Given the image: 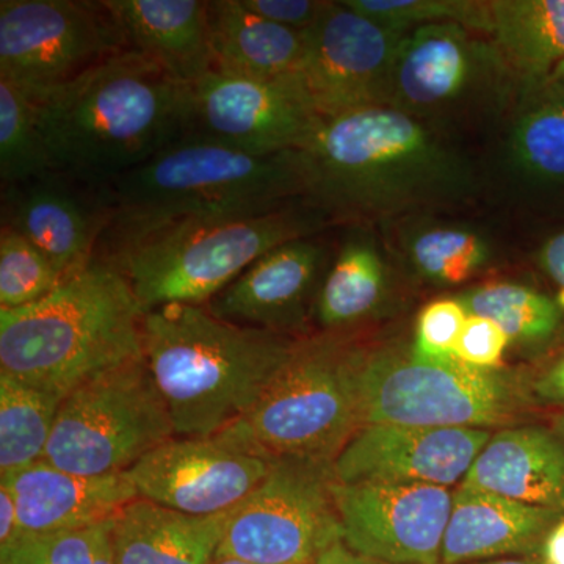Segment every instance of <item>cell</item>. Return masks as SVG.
<instances>
[{"mask_svg":"<svg viewBox=\"0 0 564 564\" xmlns=\"http://www.w3.org/2000/svg\"><path fill=\"white\" fill-rule=\"evenodd\" d=\"M295 151L303 198L333 225L437 214L484 191L485 174L459 139L391 106L326 118Z\"/></svg>","mask_w":564,"mask_h":564,"instance_id":"6da1fadb","label":"cell"},{"mask_svg":"<svg viewBox=\"0 0 564 564\" xmlns=\"http://www.w3.org/2000/svg\"><path fill=\"white\" fill-rule=\"evenodd\" d=\"M32 99L52 170L104 185L187 137L192 85L128 50Z\"/></svg>","mask_w":564,"mask_h":564,"instance_id":"7a4b0ae2","label":"cell"},{"mask_svg":"<svg viewBox=\"0 0 564 564\" xmlns=\"http://www.w3.org/2000/svg\"><path fill=\"white\" fill-rule=\"evenodd\" d=\"M144 359L180 437H212L250 413L300 339L166 304L141 322Z\"/></svg>","mask_w":564,"mask_h":564,"instance_id":"3957f363","label":"cell"},{"mask_svg":"<svg viewBox=\"0 0 564 564\" xmlns=\"http://www.w3.org/2000/svg\"><path fill=\"white\" fill-rule=\"evenodd\" d=\"M304 198L274 209L180 218L107 232L96 261L128 280L143 313L166 304L206 306L267 252L332 228Z\"/></svg>","mask_w":564,"mask_h":564,"instance_id":"277c9868","label":"cell"},{"mask_svg":"<svg viewBox=\"0 0 564 564\" xmlns=\"http://www.w3.org/2000/svg\"><path fill=\"white\" fill-rule=\"evenodd\" d=\"M143 310L128 280L93 261L40 302L0 310V373L66 395L143 358Z\"/></svg>","mask_w":564,"mask_h":564,"instance_id":"5b68a950","label":"cell"},{"mask_svg":"<svg viewBox=\"0 0 564 564\" xmlns=\"http://www.w3.org/2000/svg\"><path fill=\"white\" fill-rule=\"evenodd\" d=\"M99 187L110 209L104 234L274 209L304 196L296 151L256 155L195 140L172 144Z\"/></svg>","mask_w":564,"mask_h":564,"instance_id":"8992f818","label":"cell"},{"mask_svg":"<svg viewBox=\"0 0 564 564\" xmlns=\"http://www.w3.org/2000/svg\"><path fill=\"white\" fill-rule=\"evenodd\" d=\"M364 352L351 332L303 337L250 413L215 437L267 459L333 463L362 426Z\"/></svg>","mask_w":564,"mask_h":564,"instance_id":"52a82bcc","label":"cell"},{"mask_svg":"<svg viewBox=\"0 0 564 564\" xmlns=\"http://www.w3.org/2000/svg\"><path fill=\"white\" fill-rule=\"evenodd\" d=\"M521 85L491 36L445 22L400 41L386 106L459 139L497 129Z\"/></svg>","mask_w":564,"mask_h":564,"instance_id":"ba28073f","label":"cell"},{"mask_svg":"<svg viewBox=\"0 0 564 564\" xmlns=\"http://www.w3.org/2000/svg\"><path fill=\"white\" fill-rule=\"evenodd\" d=\"M174 436L172 415L143 356L63 399L43 462L79 475L124 474Z\"/></svg>","mask_w":564,"mask_h":564,"instance_id":"9c48e42d","label":"cell"},{"mask_svg":"<svg viewBox=\"0 0 564 564\" xmlns=\"http://www.w3.org/2000/svg\"><path fill=\"white\" fill-rule=\"evenodd\" d=\"M522 400V393L497 372L462 362L421 361L411 350L391 345H366L362 425L492 430L513 421Z\"/></svg>","mask_w":564,"mask_h":564,"instance_id":"30bf717a","label":"cell"},{"mask_svg":"<svg viewBox=\"0 0 564 564\" xmlns=\"http://www.w3.org/2000/svg\"><path fill=\"white\" fill-rule=\"evenodd\" d=\"M333 463L273 459L272 470L234 511L217 555L252 564H315L343 541Z\"/></svg>","mask_w":564,"mask_h":564,"instance_id":"8fae6325","label":"cell"},{"mask_svg":"<svg viewBox=\"0 0 564 564\" xmlns=\"http://www.w3.org/2000/svg\"><path fill=\"white\" fill-rule=\"evenodd\" d=\"M106 0H2L0 79L39 98L128 51Z\"/></svg>","mask_w":564,"mask_h":564,"instance_id":"7c38bea8","label":"cell"},{"mask_svg":"<svg viewBox=\"0 0 564 564\" xmlns=\"http://www.w3.org/2000/svg\"><path fill=\"white\" fill-rule=\"evenodd\" d=\"M322 120L299 76L252 79L212 70L192 85L184 140L278 154L299 150Z\"/></svg>","mask_w":564,"mask_h":564,"instance_id":"4fadbf2b","label":"cell"},{"mask_svg":"<svg viewBox=\"0 0 564 564\" xmlns=\"http://www.w3.org/2000/svg\"><path fill=\"white\" fill-rule=\"evenodd\" d=\"M406 33L381 28L340 2H328L303 32L299 76L315 110L326 118L386 106L397 47Z\"/></svg>","mask_w":564,"mask_h":564,"instance_id":"5bb4252c","label":"cell"},{"mask_svg":"<svg viewBox=\"0 0 564 564\" xmlns=\"http://www.w3.org/2000/svg\"><path fill=\"white\" fill-rule=\"evenodd\" d=\"M454 492L443 486L334 480L343 543L378 562L441 564Z\"/></svg>","mask_w":564,"mask_h":564,"instance_id":"9a60e30c","label":"cell"},{"mask_svg":"<svg viewBox=\"0 0 564 564\" xmlns=\"http://www.w3.org/2000/svg\"><path fill=\"white\" fill-rule=\"evenodd\" d=\"M273 459L218 437L174 436L126 473L140 499L192 516L226 513L245 502L272 470Z\"/></svg>","mask_w":564,"mask_h":564,"instance_id":"2e32d148","label":"cell"},{"mask_svg":"<svg viewBox=\"0 0 564 564\" xmlns=\"http://www.w3.org/2000/svg\"><path fill=\"white\" fill-rule=\"evenodd\" d=\"M491 430L369 423L333 462L334 480L351 485H462Z\"/></svg>","mask_w":564,"mask_h":564,"instance_id":"e0dca14e","label":"cell"},{"mask_svg":"<svg viewBox=\"0 0 564 564\" xmlns=\"http://www.w3.org/2000/svg\"><path fill=\"white\" fill-rule=\"evenodd\" d=\"M2 187V226L35 245L63 280L95 261L110 218L99 185L51 170Z\"/></svg>","mask_w":564,"mask_h":564,"instance_id":"ac0fdd59","label":"cell"},{"mask_svg":"<svg viewBox=\"0 0 564 564\" xmlns=\"http://www.w3.org/2000/svg\"><path fill=\"white\" fill-rule=\"evenodd\" d=\"M332 265L321 237L291 240L248 267L206 304L221 321L303 339Z\"/></svg>","mask_w":564,"mask_h":564,"instance_id":"d6986e66","label":"cell"},{"mask_svg":"<svg viewBox=\"0 0 564 564\" xmlns=\"http://www.w3.org/2000/svg\"><path fill=\"white\" fill-rule=\"evenodd\" d=\"M496 131L508 193L532 209L564 210V82H522Z\"/></svg>","mask_w":564,"mask_h":564,"instance_id":"ffe728a7","label":"cell"},{"mask_svg":"<svg viewBox=\"0 0 564 564\" xmlns=\"http://www.w3.org/2000/svg\"><path fill=\"white\" fill-rule=\"evenodd\" d=\"M17 502L22 533L74 532L107 524L139 499L128 475H79L40 462L0 478Z\"/></svg>","mask_w":564,"mask_h":564,"instance_id":"44dd1931","label":"cell"},{"mask_svg":"<svg viewBox=\"0 0 564 564\" xmlns=\"http://www.w3.org/2000/svg\"><path fill=\"white\" fill-rule=\"evenodd\" d=\"M563 513L459 485L454 492L441 564L536 556L545 534Z\"/></svg>","mask_w":564,"mask_h":564,"instance_id":"7402d4cb","label":"cell"},{"mask_svg":"<svg viewBox=\"0 0 564 564\" xmlns=\"http://www.w3.org/2000/svg\"><path fill=\"white\" fill-rule=\"evenodd\" d=\"M462 485L564 511V440L549 425L499 430Z\"/></svg>","mask_w":564,"mask_h":564,"instance_id":"603a6c76","label":"cell"},{"mask_svg":"<svg viewBox=\"0 0 564 564\" xmlns=\"http://www.w3.org/2000/svg\"><path fill=\"white\" fill-rule=\"evenodd\" d=\"M389 254L415 280L433 288H459L491 269L497 243L473 223L419 214L381 225Z\"/></svg>","mask_w":564,"mask_h":564,"instance_id":"cb8c5ba5","label":"cell"},{"mask_svg":"<svg viewBox=\"0 0 564 564\" xmlns=\"http://www.w3.org/2000/svg\"><path fill=\"white\" fill-rule=\"evenodd\" d=\"M129 50L147 55L182 84L214 70L202 0H106Z\"/></svg>","mask_w":564,"mask_h":564,"instance_id":"d4e9b609","label":"cell"},{"mask_svg":"<svg viewBox=\"0 0 564 564\" xmlns=\"http://www.w3.org/2000/svg\"><path fill=\"white\" fill-rule=\"evenodd\" d=\"M234 511L192 516L135 499L109 522L117 564H209Z\"/></svg>","mask_w":564,"mask_h":564,"instance_id":"484cf974","label":"cell"},{"mask_svg":"<svg viewBox=\"0 0 564 564\" xmlns=\"http://www.w3.org/2000/svg\"><path fill=\"white\" fill-rule=\"evenodd\" d=\"M386 251L370 226L350 225L315 302L314 318L322 332H352L383 311L391 293Z\"/></svg>","mask_w":564,"mask_h":564,"instance_id":"4316f807","label":"cell"},{"mask_svg":"<svg viewBox=\"0 0 564 564\" xmlns=\"http://www.w3.org/2000/svg\"><path fill=\"white\" fill-rule=\"evenodd\" d=\"M206 7L214 70L252 79L299 74L303 32L263 20L242 0H209Z\"/></svg>","mask_w":564,"mask_h":564,"instance_id":"83f0119b","label":"cell"},{"mask_svg":"<svg viewBox=\"0 0 564 564\" xmlns=\"http://www.w3.org/2000/svg\"><path fill=\"white\" fill-rule=\"evenodd\" d=\"M488 35L519 79H547L564 62V0H489Z\"/></svg>","mask_w":564,"mask_h":564,"instance_id":"f1b7e54d","label":"cell"},{"mask_svg":"<svg viewBox=\"0 0 564 564\" xmlns=\"http://www.w3.org/2000/svg\"><path fill=\"white\" fill-rule=\"evenodd\" d=\"M469 315L489 318L511 343L547 347L564 334V315L552 295L516 282H489L456 296Z\"/></svg>","mask_w":564,"mask_h":564,"instance_id":"f546056e","label":"cell"},{"mask_svg":"<svg viewBox=\"0 0 564 564\" xmlns=\"http://www.w3.org/2000/svg\"><path fill=\"white\" fill-rule=\"evenodd\" d=\"M62 397L0 373V478L43 462Z\"/></svg>","mask_w":564,"mask_h":564,"instance_id":"4dcf8cb0","label":"cell"},{"mask_svg":"<svg viewBox=\"0 0 564 564\" xmlns=\"http://www.w3.org/2000/svg\"><path fill=\"white\" fill-rule=\"evenodd\" d=\"M52 165L31 96L9 80L0 79V180L20 184L51 172Z\"/></svg>","mask_w":564,"mask_h":564,"instance_id":"1f68e13d","label":"cell"},{"mask_svg":"<svg viewBox=\"0 0 564 564\" xmlns=\"http://www.w3.org/2000/svg\"><path fill=\"white\" fill-rule=\"evenodd\" d=\"M348 9L393 32L410 33L432 24H459L489 32V0H343Z\"/></svg>","mask_w":564,"mask_h":564,"instance_id":"d6a6232c","label":"cell"},{"mask_svg":"<svg viewBox=\"0 0 564 564\" xmlns=\"http://www.w3.org/2000/svg\"><path fill=\"white\" fill-rule=\"evenodd\" d=\"M54 263L21 234L0 232V310H20L46 299L62 284Z\"/></svg>","mask_w":564,"mask_h":564,"instance_id":"836d02e7","label":"cell"},{"mask_svg":"<svg viewBox=\"0 0 564 564\" xmlns=\"http://www.w3.org/2000/svg\"><path fill=\"white\" fill-rule=\"evenodd\" d=\"M107 524L50 534H25L9 551L0 552V564H95Z\"/></svg>","mask_w":564,"mask_h":564,"instance_id":"e575fe53","label":"cell"},{"mask_svg":"<svg viewBox=\"0 0 564 564\" xmlns=\"http://www.w3.org/2000/svg\"><path fill=\"white\" fill-rule=\"evenodd\" d=\"M467 315L458 299H441L426 304L415 322L410 348L414 358L433 364L458 362L455 358L456 344Z\"/></svg>","mask_w":564,"mask_h":564,"instance_id":"d590c367","label":"cell"},{"mask_svg":"<svg viewBox=\"0 0 564 564\" xmlns=\"http://www.w3.org/2000/svg\"><path fill=\"white\" fill-rule=\"evenodd\" d=\"M510 344V337L496 323L478 315H467L456 344L455 358L473 369L497 372Z\"/></svg>","mask_w":564,"mask_h":564,"instance_id":"8d00e7d4","label":"cell"},{"mask_svg":"<svg viewBox=\"0 0 564 564\" xmlns=\"http://www.w3.org/2000/svg\"><path fill=\"white\" fill-rule=\"evenodd\" d=\"M243 6L263 20L292 31L304 32L317 22L325 0H242Z\"/></svg>","mask_w":564,"mask_h":564,"instance_id":"74e56055","label":"cell"},{"mask_svg":"<svg viewBox=\"0 0 564 564\" xmlns=\"http://www.w3.org/2000/svg\"><path fill=\"white\" fill-rule=\"evenodd\" d=\"M527 397L532 402L564 411V350L556 352L533 372L527 384Z\"/></svg>","mask_w":564,"mask_h":564,"instance_id":"f35d334b","label":"cell"},{"mask_svg":"<svg viewBox=\"0 0 564 564\" xmlns=\"http://www.w3.org/2000/svg\"><path fill=\"white\" fill-rule=\"evenodd\" d=\"M538 267L552 288V299L564 315V228L545 237L536 254Z\"/></svg>","mask_w":564,"mask_h":564,"instance_id":"ab89813d","label":"cell"},{"mask_svg":"<svg viewBox=\"0 0 564 564\" xmlns=\"http://www.w3.org/2000/svg\"><path fill=\"white\" fill-rule=\"evenodd\" d=\"M22 536L24 533L13 492L6 481L0 480V552L9 551Z\"/></svg>","mask_w":564,"mask_h":564,"instance_id":"60d3db41","label":"cell"},{"mask_svg":"<svg viewBox=\"0 0 564 564\" xmlns=\"http://www.w3.org/2000/svg\"><path fill=\"white\" fill-rule=\"evenodd\" d=\"M536 558L543 564H564V513L545 534Z\"/></svg>","mask_w":564,"mask_h":564,"instance_id":"b9f144b4","label":"cell"},{"mask_svg":"<svg viewBox=\"0 0 564 564\" xmlns=\"http://www.w3.org/2000/svg\"><path fill=\"white\" fill-rule=\"evenodd\" d=\"M315 564H389L383 562H378V560L369 558V556H364L356 554L351 549H348L347 545L339 541L332 545L328 551L325 552L318 558V562Z\"/></svg>","mask_w":564,"mask_h":564,"instance_id":"7bdbcfd3","label":"cell"},{"mask_svg":"<svg viewBox=\"0 0 564 564\" xmlns=\"http://www.w3.org/2000/svg\"><path fill=\"white\" fill-rule=\"evenodd\" d=\"M95 564H117V562H115L113 549H111L109 525H107L106 532H104L101 538V543H99Z\"/></svg>","mask_w":564,"mask_h":564,"instance_id":"ee69618b","label":"cell"},{"mask_svg":"<svg viewBox=\"0 0 564 564\" xmlns=\"http://www.w3.org/2000/svg\"><path fill=\"white\" fill-rule=\"evenodd\" d=\"M473 564H543L536 556H513V558L491 560V562H478Z\"/></svg>","mask_w":564,"mask_h":564,"instance_id":"f6af8a7d","label":"cell"},{"mask_svg":"<svg viewBox=\"0 0 564 564\" xmlns=\"http://www.w3.org/2000/svg\"><path fill=\"white\" fill-rule=\"evenodd\" d=\"M549 426L564 440V411L552 414V417L549 419Z\"/></svg>","mask_w":564,"mask_h":564,"instance_id":"bcb514c9","label":"cell"},{"mask_svg":"<svg viewBox=\"0 0 564 564\" xmlns=\"http://www.w3.org/2000/svg\"><path fill=\"white\" fill-rule=\"evenodd\" d=\"M209 564H252L250 562H243L239 558H228V556H215Z\"/></svg>","mask_w":564,"mask_h":564,"instance_id":"7dc6e473","label":"cell"},{"mask_svg":"<svg viewBox=\"0 0 564 564\" xmlns=\"http://www.w3.org/2000/svg\"><path fill=\"white\" fill-rule=\"evenodd\" d=\"M551 77H554L556 80L564 82V62L556 66L554 73L551 74Z\"/></svg>","mask_w":564,"mask_h":564,"instance_id":"c3c4849f","label":"cell"}]
</instances>
